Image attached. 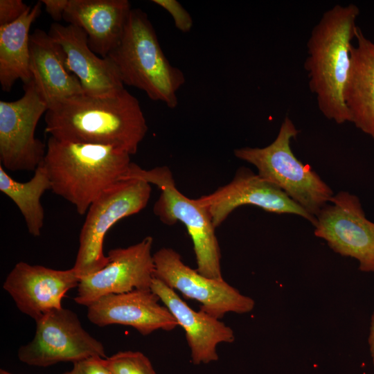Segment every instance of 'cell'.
Masks as SVG:
<instances>
[{"label":"cell","instance_id":"29","mask_svg":"<svg viewBox=\"0 0 374 374\" xmlns=\"http://www.w3.org/2000/svg\"><path fill=\"white\" fill-rule=\"evenodd\" d=\"M0 374H16L4 369H0Z\"/></svg>","mask_w":374,"mask_h":374},{"label":"cell","instance_id":"9","mask_svg":"<svg viewBox=\"0 0 374 374\" xmlns=\"http://www.w3.org/2000/svg\"><path fill=\"white\" fill-rule=\"evenodd\" d=\"M15 101H0V161L10 171H35L42 163L46 145L35 132L48 105L32 79Z\"/></svg>","mask_w":374,"mask_h":374},{"label":"cell","instance_id":"5","mask_svg":"<svg viewBox=\"0 0 374 374\" xmlns=\"http://www.w3.org/2000/svg\"><path fill=\"white\" fill-rule=\"evenodd\" d=\"M299 131L286 116L274 141L264 148L244 147L235 156L253 165L258 175L283 190L316 218L333 196L332 189L311 167L297 159L290 147Z\"/></svg>","mask_w":374,"mask_h":374},{"label":"cell","instance_id":"27","mask_svg":"<svg viewBox=\"0 0 374 374\" xmlns=\"http://www.w3.org/2000/svg\"><path fill=\"white\" fill-rule=\"evenodd\" d=\"M46 12L51 17L59 21L63 19V15L68 6L69 0H41Z\"/></svg>","mask_w":374,"mask_h":374},{"label":"cell","instance_id":"23","mask_svg":"<svg viewBox=\"0 0 374 374\" xmlns=\"http://www.w3.org/2000/svg\"><path fill=\"white\" fill-rule=\"evenodd\" d=\"M104 362L112 374H157L149 358L139 351H120Z\"/></svg>","mask_w":374,"mask_h":374},{"label":"cell","instance_id":"24","mask_svg":"<svg viewBox=\"0 0 374 374\" xmlns=\"http://www.w3.org/2000/svg\"><path fill=\"white\" fill-rule=\"evenodd\" d=\"M152 3L166 10L172 17L175 26L182 33L190 31L193 26L189 12L177 0H152Z\"/></svg>","mask_w":374,"mask_h":374},{"label":"cell","instance_id":"25","mask_svg":"<svg viewBox=\"0 0 374 374\" xmlns=\"http://www.w3.org/2000/svg\"><path fill=\"white\" fill-rule=\"evenodd\" d=\"M62 374H112L104 362V358L90 357L73 363V367Z\"/></svg>","mask_w":374,"mask_h":374},{"label":"cell","instance_id":"11","mask_svg":"<svg viewBox=\"0 0 374 374\" xmlns=\"http://www.w3.org/2000/svg\"><path fill=\"white\" fill-rule=\"evenodd\" d=\"M314 235L336 253L356 259L359 269L374 272V223L357 197L346 191L333 195L316 217Z\"/></svg>","mask_w":374,"mask_h":374},{"label":"cell","instance_id":"21","mask_svg":"<svg viewBox=\"0 0 374 374\" xmlns=\"http://www.w3.org/2000/svg\"><path fill=\"white\" fill-rule=\"evenodd\" d=\"M41 1L15 21L0 26V84L10 92L17 80L24 84L32 79L30 70V28L40 15Z\"/></svg>","mask_w":374,"mask_h":374},{"label":"cell","instance_id":"19","mask_svg":"<svg viewBox=\"0 0 374 374\" xmlns=\"http://www.w3.org/2000/svg\"><path fill=\"white\" fill-rule=\"evenodd\" d=\"M30 70L48 108L64 98L84 93L77 77L67 71L59 45L39 28L30 36Z\"/></svg>","mask_w":374,"mask_h":374},{"label":"cell","instance_id":"13","mask_svg":"<svg viewBox=\"0 0 374 374\" xmlns=\"http://www.w3.org/2000/svg\"><path fill=\"white\" fill-rule=\"evenodd\" d=\"M217 228L240 206L254 205L278 214L301 216L314 226L316 218L290 199L283 190L247 168L239 169L231 182L197 198Z\"/></svg>","mask_w":374,"mask_h":374},{"label":"cell","instance_id":"8","mask_svg":"<svg viewBox=\"0 0 374 374\" xmlns=\"http://www.w3.org/2000/svg\"><path fill=\"white\" fill-rule=\"evenodd\" d=\"M35 323L33 339L17 351L19 360L28 366L47 367L60 362L107 357L103 344L84 329L77 314L69 309L53 310Z\"/></svg>","mask_w":374,"mask_h":374},{"label":"cell","instance_id":"7","mask_svg":"<svg viewBox=\"0 0 374 374\" xmlns=\"http://www.w3.org/2000/svg\"><path fill=\"white\" fill-rule=\"evenodd\" d=\"M150 194L149 183L127 178L109 187L91 204L80 230L73 267L80 278L96 273L108 263L109 257L103 252L107 233L118 221L142 211Z\"/></svg>","mask_w":374,"mask_h":374},{"label":"cell","instance_id":"1","mask_svg":"<svg viewBox=\"0 0 374 374\" xmlns=\"http://www.w3.org/2000/svg\"><path fill=\"white\" fill-rule=\"evenodd\" d=\"M44 121L45 132L57 139L112 146L130 155L148 130L138 99L125 88L106 96L64 98L48 107Z\"/></svg>","mask_w":374,"mask_h":374},{"label":"cell","instance_id":"20","mask_svg":"<svg viewBox=\"0 0 374 374\" xmlns=\"http://www.w3.org/2000/svg\"><path fill=\"white\" fill-rule=\"evenodd\" d=\"M355 38L344 97L351 122L374 140V42L358 26Z\"/></svg>","mask_w":374,"mask_h":374},{"label":"cell","instance_id":"18","mask_svg":"<svg viewBox=\"0 0 374 374\" xmlns=\"http://www.w3.org/2000/svg\"><path fill=\"white\" fill-rule=\"evenodd\" d=\"M132 9L127 0H69L63 19L82 29L91 51L107 57L120 44Z\"/></svg>","mask_w":374,"mask_h":374},{"label":"cell","instance_id":"12","mask_svg":"<svg viewBox=\"0 0 374 374\" xmlns=\"http://www.w3.org/2000/svg\"><path fill=\"white\" fill-rule=\"evenodd\" d=\"M152 244L153 238L146 236L127 247L111 249L103 268L80 279L74 301L87 307L106 295L150 289L154 278Z\"/></svg>","mask_w":374,"mask_h":374},{"label":"cell","instance_id":"2","mask_svg":"<svg viewBox=\"0 0 374 374\" xmlns=\"http://www.w3.org/2000/svg\"><path fill=\"white\" fill-rule=\"evenodd\" d=\"M359 15V8L353 3L335 5L323 14L307 43L304 66L309 88L323 115L337 124L351 122L344 94Z\"/></svg>","mask_w":374,"mask_h":374},{"label":"cell","instance_id":"14","mask_svg":"<svg viewBox=\"0 0 374 374\" xmlns=\"http://www.w3.org/2000/svg\"><path fill=\"white\" fill-rule=\"evenodd\" d=\"M80 279L73 267L58 270L19 262L6 276L3 289L22 313L35 321L46 312L62 308V299L69 290L78 287Z\"/></svg>","mask_w":374,"mask_h":374},{"label":"cell","instance_id":"10","mask_svg":"<svg viewBox=\"0 0 374 374\" xmlns=\"http://www.w3.org/2000/svg\"><path fill=\"white\" fill-rule=\"evenodd\" d=\"M154 277L184 296L201 303L200 310L221 319L228 312L248 313L253 299L241 294L224 279L206 277L186 265L179 253L163 247L153 254Z\"/></svg>","mask_w":374,"mask_h":374},{"label":"cell","instance_id":"28","mask_svg":"<svg viewBox=\"0 0 374 374\" xmlns=\"http://www.w3.org/2000/svg\"><path fill=\"white\" fill-rule=\"evenodd\" d=\"M368 344L370 348V352L371 357L373 359V363L374 365V312L373 313L371 319V325L368 336Z\"/></svg>","mask_w":374,"mask_h":374},{"label":"cell","instance_id":"22","mask_svg":"<svg viewBox=\"0 0 374 374\" xmlns=\"http://www.w3.org/2000/svg\"><path fill=\"white\" fill-rule=\"evenodd\" d=\"M51 190V183L42 163L26 182L12 179L0 164V190L18 207L30 235L39 237L44 226L43 194Z\"/></svg>","mask_w":374,"mask_h":374},{"label":"cell","instance_id":"4","mask_svg":"<svg viewBox=\"0 0 374 374\" xmlns=\"http://www.w3.org/2000/svg\"><path fill=\"white\" fill-rule=\"evenodd\" d=\"M123 83L143 91L170 109L178 105L177 93L186 82L183 71L163 53L146 12L130 11L120 44L107 56Z\"/></svg>","mask_w":374,"mask_h":374},{"label":"cell","instance_id":"15","mask_svg":"<svg viewBox=\"0 0 374 374\" xmlns=\"http://www.w3.org/2000/svg\"><path fill=\"white\" fill-rule=\"evenodd\" d=\"M159 301L151 289L109 294L87 306V318L99 327L112 324L128 326L143 335L157 330H172L179 324Z\"/></svg>","mask_w":374,"mask_h":374},{"label":"cell","instance_id":"26","mask_svg":"<svg viewBox=\"0 0 374 374\" xmlns=\"http://www.w3.org/2000/svg\"><path fill=\"white\" fill-rule=\"evenodd\" d=\"M28 8L21 0H0V26L15 21Z\"/></svg>","mask_w":374,"mask_h":374},{"label":"cell","instance_id":"6","mask_svg":"<svg viewBox=\"0 0 374 374\" xmlns=\"http://www.w3.org/2000/svg\"><path fill=\"white\" fill-rule=\"evenodd\" d=\"M127 178L143 180L161 189L154 213L167 225L183 223L193 243L196 270L206 277L222 280L220 248L211 217L197 199H190L177 189L170 170L167 166L144 170L132 163L125 177Z\"/></svg>","mask_w":374,"mask_h":374},{"label":"cell","instance_id":"3","mask_svg":"<svg viewBox=\"0 0 374 374\" xmlns=\"http://www.w3.org/2000/svg\"><path fill=\"white\" fill-rule=\"evenodd\" d=\"M130 156L112 146L49 136L42 164L51 190L83 215L104 191L125 177L132 163Z\"/></svg>","mask_w":374,"mask_h":374},{"label":"cell","instance_id":"16","mask_svg":"<svg viewBox=\"0 0 374 374\" xmlns=\"http://www.w3.org/2000/svg\"><path fill=\"white\" fill-rule=\"evenodd\" d=\"M48 34L60 47L67 71L77 77L84 93L106 96L125 88L113 62L108 57H99L91 51L82 29L55 22Z\"/></svg>","mask_w":374,"mask_h":374},{"label":"cell","instance_id":"17","mask_svg":"<svg viewBox=\"0 0 374 374\" xmlns=\"http://www.w3.org/2000/svg\"><path fill=\"white\" fill-rule=\"evenodd\" d=\"M150 289L184 330L193 364L217 361V346L234 341V332L229 326L202 310L192 309L175 290L159 279L154 278Z\"/></svg>","mask_w":374,"mask_h":374}]
</instances>
